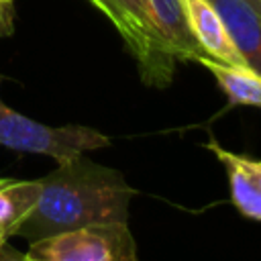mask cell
Wrapping results in <instances>:
<instances>
[{
	"instance_id": "6da1fadb",
	"label": "cell",
	"mask_w": 261,
	"mask_h": 261,
	"mask_svg": "<svg viewBox=\"0 0 261 261\" xmlns=\"http://www.w3.org/2000/svg\"><path fill=\"white\" fill-rule=\"evenodd\" d=\"M39 184L37 204L14 237L33 243L67 230L128 222L135 190L120 171L96 163L84 153L59 161L53 171L39 177Z\"/></svg>"
},
{
	"instance_id": "7a4b0ae2",
	"label": "cell",
	"mask_w": 261,
	"mask_h": 261,
	"mask_svg": "<svg viewBox=\"0 0 261 261\" xmlns=\"http://www.w3.org/2000/svg\"><path fill=\"white\" fill-rule=\"evenodd\" d=\"M120 33L133 53L141 80L151 88H165L173 80L175 57L161 39L147 0H90Z\"/></svg>"
},
{
	"instance_id": "3957f363",
	"label": "cell",
	"mask_w": 261,
	"mask_h": 261,
	"mask_svg": "<svg viewBox=\"0 0 261 261\" xmlns=\"http://www.w3.org/2000/svg\"><path fill=\"white\" fill-rule=\"evenodd\" d=\"M0 145L14 151L49 155L59 163L80 153L108 147L110 139L100 130L82 124L49 126L37 122L12 110L0 98Z\"/></svg>"
},
{
	"instance_id": "277c9868",
	"label": "cell",
	"mask_w": 261,
	"mask_h": 261,
	"mask_svg": "<svg viewBox=\"0 0 261 261\" xmlns=\"http://www.w3.org/2000/svg\"><path fill=\"white\" fill-rule=\"evenodd\" d=\"M29 253L41 261H139L128 224H104L37 239Z\"/></svg>"
},
{
	"instance_id": "5b68a950",
	"label": "cell",
	"mask_w": 261,
	"mask_h": 261,
	"mask_svg": "<svg viewBox=\"0 0 261 261\" xmlns=\"http://www.w3.org/2000/svg\"><path fill=\"white\" fill-rule=\"evenodd\" d=\"M204 147L222 163L234 208L245 218L261 220V159L228 151L216 141H208Z\"/></svg>"
},
{
	"instance_id": "8992f818",
	"label": "cell",
	"mask_w": 261,
	"mask_h": 261,
	"mask_svg": "<svg viewBox=\"0 0 261 261\" xmlns=\"http://www.w3.org/2000/svg\"><path fill=\"white\" fill-rule=\"evenodd\" d=\"M247 67L261 73V0H208Z\"/></svg>"
},
{
	"instance_id": "52a82bcc",
	"label": "cell",
	"mask_w": 261,
	"mask_h": 261,
	"mask_svg": "<svg viewBox=\"0 0 261 261\" xmlns=\"http://www.w3.org/2000/svg\"><path fill=\"white\" fill-rule=\"evenodd\" d=\"M184 6H186L190 29L198 45L210 59L224 65H232V67H247L222 18L218 16V12L208 0H184Z\"/></svg>"
},
{
	"instance_id": "ba28073f",
	"label": "cell",
	"mask_w": 261,
	"mask_h": 261,
	"mask_svg": "<svg viewBox=\"0 0 261 261\" xmlns=\"http://www.w3.org/2000/svg\"><path fill=\"white\" fill-rule=\"evenodd\" d=\"M153 20L167 49L177 61H196L208 57L198 45L186 14L184 0H147Z\"/></svg>"
},
{
	"instance_id": "9c48e42d",
	"label": "cell",
	"mask_w": 261,
	"mask_h": 261,
	"mask_svg": "<svg viewBox=\"0 0 261 261\" xmlns=\"http://www.w3.org/2000/svg\"><path fill=\"white\" fill-rule=\"evenodd\" d=\"M198 63L214 75L216 84L226 94L230 104L261 108V73H257L249 67L224 65L210 57H200Z\"/></svg>"
},
{
	"instance_id": "30bf717a",
	"label": "cell",
	"mask_w": 261,
	"mask_h": 261,
	"mask_svg": "<svg viewBox=\"0 0 261 261\" xmlns=\"http://www.w3.org/2000/svg\"><path fill=\"white\" fill-rule=\"evenodd\" d=\"M41 192L39 179L0 177V232L14 237L18 224L31 214Z\"/></svg>"
},
{
	"instance_id": "8fae6325",
	"label": "cell",
	"mask_w": 261,
	"mask_h": 261,
	"mask_svg": "<svg viewBox=\"0 0 261 261\" xmlns=\"http://www.w3.org/2000/svg\"><path fill=\"white\" fill-rule=\"evenodd\" d=\"M0 259H2V261H41V259L33 257L31 253L22 255V253H18V251L10 249L8 245H4V247H2V251H0Z\"/></svg>"
},
{
	"instance_id": "7c38bea8",
	"label": "cell",
	"mask_w": 261,
	"mask_h": 261,
	"mask_svg": "<svg viewBox=\"0 0 261 261\" xmlns=\"http://www.w3.org/2000/svg\"><path fill=\"white\" fill-rule=\"evenodd\" d=\"M12 35V16H10V6L0 4V37Z\"/></svg>"
},
{
	"instance_id": "4fadbf2b",
	"label": "cell",
	"mask_w": 261,
	"mask_h": 261,
	"mask_svg": "<svg viewBox=\"0 0 261 261\" xmlns=\"http://www.w3.org/2000/svg\"><path fill=\"white\" fill-rule=\"evenodd\" d=\"M6 241H8V237H6V234H2V232H0V251H2V247H4V245H6Z\"/></svg>"
},
{
	"instance_id": "5bb4252c",
	"label": "cell",
	"mask_w": 261,
	"mask_h": 261,
	"mask_svg": "<svg viewBox=\"0 0 261 261\" xmlns=\"http://www.w3.org/2000/svg\"><path fill=\"white\" fill-rule=\"evenodd\" d=\"M0 4H4V6H12V0H0Z\"/></svg>"
},
{
	"instance_id": "9a60e30c",
	"label": "cell",
	"mask_w": 261,
	"mask_h": 261,
	"mask_svg": "<svg viewBox=\"0 0 261 261\" xmlns=\"http://www.w3.org/2000/svg\"><path fill=\"white\" fill-rule=\"evenodd\" d=\"M0 261H2V259H0Z\"/></svg>"
}]
</instances>
